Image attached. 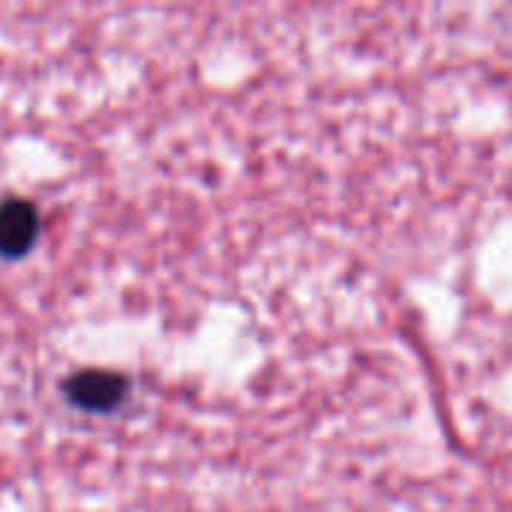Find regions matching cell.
<instances>
[{
    "label": "cell",
    "mask_w": 512,
    "mask_h": 512,
    "mask_svg": "<svg viewBox=\"0 0 512 512\" xmlns=\"http://www.w3.org/2000/svg\"><path fill=\"white\" fill-rule=\"evenodd\" d=\"M36 234H39V219L27 201L9 198L0 204V255L6 258L24 255L33 246Z\"/></svg>",
    "instance_id": "1"
},
{
    "label": "cell",
    "mask_w": 512,
    "mask_h": 512,
    "mask_svg": "<svg viewBox=\"0 0 512 512\" xmlns=\"http://www.w3.org/2000/svg\"><path fill=\"white\" fill-rule=\"evenodd\" d=\"M126 393V381L114 372H81L69 381V399L84 411H111Z\"/></svg>",
    "instance_id": "2"
}]
</instances>
